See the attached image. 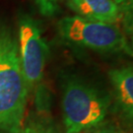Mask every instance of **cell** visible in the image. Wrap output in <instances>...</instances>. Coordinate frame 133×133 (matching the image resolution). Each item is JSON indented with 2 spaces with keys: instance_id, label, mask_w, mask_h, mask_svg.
<instances>
[{
  "instance_id": "obj_1",
  "label": "cell",
  "mask_w": 133,
  "mask_h": 133,
  "mask_svg": "<svg viewBox=\"0 0 133 133\" xmlns=\"http://www.w3.org/2000/svg\"><path fill=\"white\" fill-rule=\"evenodd\" d=\"M29 88L20 63L18 43L0 32V131L18 133L25 121Z\"/></svg>"
},
{
  "instance_id": "obj_2",
  "label": "cell",
  "mask_w": 133,
  "mask_h": 133,
  "mask_svg": "<svg viewBox=\"0 0 133 133\" xmlns=\"http://www.w3.org/2000/svg\"><path fill=\"white\" fill-rule=\"evenodd\" d=\"M109 107L110 99L104 92L76 78L67 80L62 96L65 133H83L98 126Z\"/></svg>"
},
{
  "instance_id": "obj_3",
  "label": "cell",
  "mask_w": 133,
  "mask_h": 133,
  "mask_svg": "<svg viewBox=\"0 0 133 133\" xmlns=\"http://www.w3.org/2000/svg\"><path fill=\"white\" fill-rule=\"evenodd\" d=\"M58 30L70 43L101 52H130L127 39L116 24L82 18L64 17L58 22Z\"/></svg>"
},
{
  "instance_id": "obj_4",
  "label": "cell",
  "mask_w": 133,
  "mask_h": 133,
  "mask_svg": "<svg viewBox=\"0 0 133 133\" xmlns=\"http://www.w3.org/2000/svg\"><path fill=\"white\" fill-rule=\"evenodd\" d=\"M18 49L29 91H35L43 80L48 48L38 25L30 17L20 20Z\"/></svg>"
},
{
  "instance_id": "obj_5",
  "label": "cell",
  "mask_w": 133,
  "mask_h": 133,
  "mask_svg": "<svg viewBox=\"0 0 133 133\" xmlns=\"http://www.w3.org/2000/svg\"><path fill=\"white\" fill-rule=\"evenodd\" d=\"M68 5L78 16L88 20L116 24L122 18L114 0H68Z\"/></svg>"
},
{
  "instance_id": "obj_6",
  "label": "cell",
  "mask_w": 133,
  "mask_h": 133,
  "mask_svg": "<svg viewBox=\"0 0 133 133\" xmlns=\"http://www.w3.org/2000/svg\"><path fill=\"white\" fill-rule=\"evenodd\" d=\"M109 79L115 91L116 100L122 112L128 119L133 115V70L132 66L112 69Z\"/></svg>"
},
{
  "instance_id": "obj_7",
  "label": "cell",
  "mask_w": 133,
  "mask_h": 133,
  "mask_svg": "<svg viewBox=\"0 0 133 133\" xmlns=\"http://www.w3.org/2000/svg\"><path fill=\"white\" fill-rule=\"evenodd\" d=\"M18 133H58V130L51 119L42 111L32 114L27 121H24Z\"/></svg>"
},
{
  "instance_id": "obj_8",
  "label": "cell",
  "mask_w": 133,
  "mask_h": 133,
  "mask_svg": "<svg viewBox=\"0 0 133 133\" xmlns=\"http://www.w3.org/2000/svg\"><path fill=\"white\" fill-rule=\"evenodd\" d=\"M41 14L46 17H52L59 10L57 0H34Z\"/></svg>"
},
{
  "instance_id": "obj_9",
  "label": "cell",
  "mask_w": 133,
  "mask_h": 133,
  "mask_svg": "<svg viewBox=\"0 0 133 133\" xmlns=\"http://www.w3.org/2000/svg\"><path fill=\"white\" fill-rule=\"evenodd\" d=\"M90 133H120V132L112 130V129H101V130H97V131L90 132Z\"/></svg>"
}]
</instances>
